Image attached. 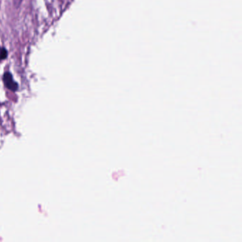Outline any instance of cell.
I'll list each match as a JSON object with an SVG mask.
<instances>
[{
  "mask_svg": "<svg viewBox=\"0 0 242 242\" xmlns=\"http://www.w3.org/2000/svg\"><path fill=\"white\" fill-rule=\"evenodd\" d=\"M3 80L4 84H5L7 88L12 90V91H16L18 89V85L15 81H14L12 77V75L10 73H5L3 77Z\"/></svg>",
  "mask_w": 242,
  "mask_h": 242,
  "instance_id": "6da1fadb",
  "label": "cell"
},
{
  "mask_svg": "<svg viewBox=\"0 0 242 242\" xmlns=\"http://www.w3.org/2000/svg\"><path fill=\"white\" fill-rule=\"evenodd\" d=\"M7 56H8V53H7L6 50L0 46V61L6 59Z\"/></svg>",
  "mask_w": 242,
  "mask_h": 242,
  "instance_id": "7a4b0ae2",
  "label": "cell"
}]
</instances>
